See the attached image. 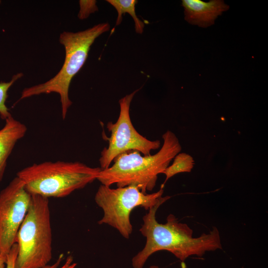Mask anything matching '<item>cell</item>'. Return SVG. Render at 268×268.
I'll return each instance as SVG.
<instances>
[{
  "label": "cell",
  "mask_w": 268,
  "mask_h": 268,
  "mask_svg": "<svg viewBox=\"0 0 268 268\" xmlns=\"http://www.w3.org/2000/svg\"><path fill=\"white\" fill-rule=\"evenodd\" d=\"M170 198L163 197L143 216V223L139 231L145 237L146 243L133 258V268H143L148 258L160 251H168L184 262L191 256L202 257L207 252L222 249L219 231L215 227L208 233L193 237V230L186 223L180 222L172 214L168 215L165 223H159L156 212Z\"/></svg>",
  "instance_id": "6da1fadb"
},
{
  "label": "cell",
  "mask_w": 268,
  "mask_h": 268,
  "mask_svg": "<svg viewBox=\"0 0 268 268\" xmlns=\"http://www.w3.org/2000/svg\"><path fill=\"white\" fill-rule=\"evenodd\" d=\"M163 144L154 155H141L132 150L122 153L113 160L108 168L101 170L97 180L102 185L118 187L134 186L146 193L155 187L158 175L163 173L170 162L181 150L175 134L167 131L163 135Z\"/></svg>",
  "instance_id": "7a4b0ae2"
},
{
  "label": "cell",
  "mask_w": 268,
  "mask_h": 268,
  "mask_svg": "<svg viewBox=\"0 0 268 268\" xmlns=\"http://www.w3.org/2000/svg\"><path fill=\"white\" fill-rule=\"evenodd\" d=\"M110 28L109 24L105 22L77 32L61 33L59 42L65 51L62 68L49 80L24 88L19 100L42 94L57 93L60 98L62 119H65L72 104L68 95L71 81L86 62L90 47L95 39L108 31Z\"/></svg>",
  "instance_id": "3957f363"
},
{
  "label": "cell",
  "mask_w": 268,
  "mask_h": 268,
  "mask_svg": "<svg viewBox=\"0 0 268 268\" xmlns=\"http://www.w3.org/2000/svg\"><path fill=\"white\" fill-rule=\"evenodd\" d=\"M101 170L79 161H45L21 169L16 176L30 194L59 198L96 180Z\"/></svg>",
  "instance_id": "277c9868"
},
{
  "label": "cell",
  "mask_w": 268,
  "mask_h": 268,
  "mask_svg": "<svg viewBox=\"0 0 268 268\" xmlns=\"http://www.w3.org/2000/svg\"><path fill=\"white\" fill-rule=\"evenodd\" d=\"M15 268H43L52 258L49 199L32 195L31 204L18 230Z\"/></svg>",
  "instance_id": "5b68a950"
},
{
  "label": "cell",
  "mask_w": 268,
  "mask_h": 268,
  "mask_svg": "<svg viewBox=\"0 0 268 268\" xmlns=\"http://www.w3.org/2000/svg\"><path fill=\"white\" fill-rule=\"evenodd\" d=\"M163 192L161 187L156 192L147 194L134 186L112 189L102 184L94 197L95 202L104 213L98 223L113 227L128 239L133 231L130 220L132 211L139 206L149 210L162 200Z\"/></svg>",
  "instance_id": "8992f818"
},
{
  "label": "cell",
  "mask_w": 268,
  "mask_h": 268,
  "mask_svg": "<svg viewBox=\"0 0 268 268\" xmlns=\"http://www.w3.org/2000/svg\"><path fill=\"white\" fill-rule=\"evenodd\" d=\"M137 89L122 98L119 103L120 112L115 123L109 122L106 128L110 133V136L106 137L108 146L101 152L99 159L100 168L105 169L110 166L111 162L120 154L126 152L136 150L144 155L150 154L153 150L160 147L158 140H150L141 135L134 128L130 115L132 100Z\"/></svg>",
  "instance_id": "52a82bcc"
},
{
  "label": "cell",
  "mask_w": 268,
  "mask_h": 268,
  "mask_svg": "<svg viewBox=\"0 0 268 268\" xmlns=\"http://www.w3.org/2000/svg\"><path fill=\"white\" fill-rule=\"evenodd\" d=\"M32 195L17 176L0 192V254L7 256L16 243L19 228L29 208Z\"/></svg>",
  "instance_id": "ba28073f"
},
{
  "label": "cell",
  "mask_w": 268,
  "mask_h": 268,
  "mask_svg": "<svg viewBox=\"0 0 268 268\" xmlns=\"http://www.w3.org/2000/svg\"><path fill=\"white\" fill-rule=\"evenodd\" d=\"M185 19L189 23L201 27H207L213 24L215 20L229 6L223 1L212 0L204 2L201 0H183Z\"/></svg>",
  "instance_id": "9c48e42d"
},
{
  "label": "cell",
  "mask_w": 268,
  "mask_h": 268,
  "mask_svg": "<svg viewBox=\"0 0 268 268\" xmlns=\"http://www.w3.org/2000/svg\"><path fill=\"white\" fill-rule=\"evenodd\" d=\"M5 123L0 130V183L2 180L7 161L16 142L26 134V125L16 120L12 116L5 120Z\"/></svg>",
  "instance_id": "30bf717a"
},
{
  "label": "cell",
  "mask_w": 268,
  "mask_h": 268,
  "mask_svg": "<svg viewBox=\"0 0 268 268\" xmlns=\"http://www.w3.org/2000/svg\"><path fill=\"white\" fill-rule=\"evenodd\" d=\"M117 10L118 16L116 26L120 25L122 21L123 14L128 13L133 18L134 22V28L137 34L143 33L144 26V23L136 16L135 6L137 3L136 0H107Z\"/></svg>",
  "instance_id": "8fae6325"
},
{
  "label": "cell",
  "mask_w": 268,
  "mask_h": 268,
  "mask_svg": "<svg viewBox=\"0 0 268 268\" xmlns=\"http://www.w3.org/2000/svg\"><path fill=\"white\" fill-rule=\"evenodd\" d=\"M194 165L193 157L186 153L177 154L174 158L172 164L168 166L164 172L166 178L161 188H163L166 182L173 176L182 172H190Z\"/></svg>",
  "instance_id": "7c38bea8"
},
{
  "label": "cell",
  "mask_w": 268,
  "mask_h": 268,
  "mask_svg": "<svg viewBox=\"0 0 268 268\" xmlns=\"http://www.w3.org/2000/svg\"><path fill=\"white\" fill-rule=\"evenodd\" d=\"M23 75V73L20 72L14 74L8 82H0V117L3 120H5L11 116L9 109L5 105V102L8 97L7 92L11 85Z\"/></svg>",
  "instance_id": "4fadbf2b"
},
{
  "label": "cell",
  "mask_w": 268,
  "mask_h": 268,
  "mask_svg": "<svg viewBox=\"0 0 268 268\" xmlns=\"http://www.w3.org/2000/svg\"><path fill=\"white\" fill-rule=\"evenodd\" d=\"M80 9L78 13V17L80 19L87 18L90 14L98 10L96 5V1L93 0L79 1Z\"/></svg>",
  "instance_id": "5bb4252c"
},
{
  "label": "cell",
  "mask_w": 268,
  "mask_h": 268,
  "mask_svg": "<svg viewBox=\"0 0 268 268\" xmlns=\"http://www.w3.org/2000/svg\"><path fill=\"white\" fill-rule=\"evenodd\" d=\"M63 255H61L58 260L54 264L51 265H47L43 268H58L63 259ZM73 259L71 256H68L64 264L60 268H75L77 264L73 263Z\"/></svg>",
  "instance_id": "9a60e30c"
},
{
  "label": "cell",
  "mask_w": 268,
  "mask_h": 268,
  "mask_svg": "<svg viewBox=\"0 0 268 268\" xmlns=\"http://www.w3.org/2000/svg\"><path fill=\"white\" fill-rule=\"evenodd\" d=\"M18 247L14 244L10 249L6 261V268H15L16 259L17 255Z\"/></svg>",
  "instance_id": "2e32d148"
},
{
  "label": "cell",
  "mask_w": 268,
  "mask_h": 268,
  "mask_svg": "<svg viewBox=\"0 0 268 268\" xmlns=\"http://www.w3.org/2000/svg\"><path fill=\"white\" fill-rule=\"evenodd\" d=\"M6 261L0 254V268H6Z\"/></svg>",
  "instance_id": "e0dca14e"
},
{
  "label": "cell",
  "mask_w": 268,
  "mask_h": 268,
  "mask_svg": "<svg viewBox=\"0 0 268 268\" xmlns=\"http://www.w3.org/2000/svg\"><path fill=\"white\" fill-rule=\"evenodd\" d=\"M148 268H159L158 266L156 265H152L149 267Z\"/></svg>",
  "instance_id": "ac0fdd59"
},
{
  "label": "cell",
  "mask_w": 268,
  "mask_h": 268,
  "mask_svg": "<svg viewBox=\"0 0 268 268\" xmlns=\"http://www.w3.org/2000/svg\"><path fill=\"white\" fill-rule=\"evenodd\" d=\"M0 3H1V1L0 0Z\"/></svg>",
  "instance_id": "d6986e66"
}]
</instances>
